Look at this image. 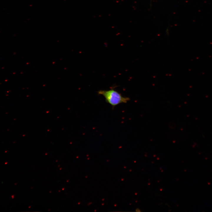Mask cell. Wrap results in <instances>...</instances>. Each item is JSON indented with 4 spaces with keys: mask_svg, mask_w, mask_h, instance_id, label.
I'll list each match as a JSON object with an SVG mask.
<instances>
[{
    "mask_svg": "<svg viewBox=\"0 0 212 212\" xmlns=\"http://www.w3.org/2000/svg\"><path fill=\"white\" fill-rule=\"evenodd\" d=\"M97 92L104 97L106 102L110 104L113 108L120 104L126 103L130 100L128 97L122 96L113 88L107 90H100Z\"/></svg>",
    "mask_w": 212,
    "mask_h": 212,
    "instance_id": "6da1fadb",
    "label": "cell"
}]
</instances>
